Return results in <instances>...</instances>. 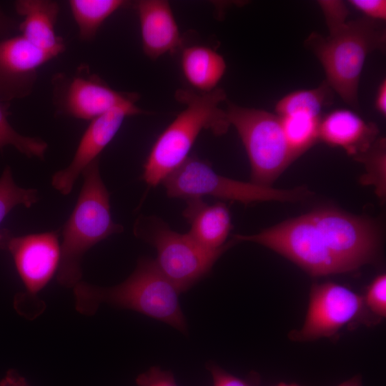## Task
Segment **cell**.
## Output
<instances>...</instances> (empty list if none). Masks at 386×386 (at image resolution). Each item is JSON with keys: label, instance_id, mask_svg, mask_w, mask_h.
<instances>
[{"label": "cell", "instance_id": "cell-19", "mask_svg": "<svg viewBox=\"0 0 386 386\" xmlns=\"http://www.w3.org/2000/svg\"><path fill=\"white\" fill-rule=\"evenodd\" d=\"M73 18L79 30V39L92 41L104 21L128 4L124 0H69Z\"/></svg>", "mask_w": 386, "mask_h": 386}, {"label": "cell", "instance_id": "cell-5", "mask_svg": "<svg viewBox=\"0 0 386 386\" xmlns=\"http://www.w3.org/2000/svg\"><path fill=\"white\" fill-rule=\"evenodd\" d=\"M237 242L263 245L296 263L313 276L355 269L314 211L251 235L235 234Z\"/></svg>", "mask_w": 386, "mask_h": 386}, {"label": "cell", "instance_id": "cell-27", "mask_svg": "<svg viewBox=\"0 0 386 386\" xmlns=\"http://www.w3.org/2000/svg\"><path fill=\"white\" fill-rule=\"evenodd\" d=\"M349 3L366 18L378 21L386 19L385 0H350Z\"/></svg>", "mask_w": 386, "mask_h": 386}, {"label": "cell", "instance_id": "cell-24", "mask_svg": "<svg viewBox=\"0 0 386 386\" xmlns=\"http://www.w3.org/2000/svg\"><path fill=\"white\" fill-rule=\"evenodd\" d=\"M38 199L37 190L19 187L10 167H6L0 177V224L14 207L23 205L29 208Z\"/></svg>", "mask_w": 386, "mask_h": 386}, {"label": "cell", "instance_id": "cell-14", "mask_svg": "<svg viewBox=\"0 0 386 386\" xmlns=\"http://www.w3.org/2000/svg\"><path fill=\"white\" fill-rule=\"evenodd\" d=\"M137 11L144 54L156 59L173 53L182 39L170 4L164 0H141L134 4Z\"/></svg>", "mask_w": 386, "mask_h": 386}, {"label": "cell", "instance_id": "cell-26", "mask_svg": "<svg viewBox=\"0 0 386 386\" xmlns=\"http://www.w3.org/2000/svg\"><path fill=\"white\" fill-rule=\"evenodd\" d=\"M136 383L138 386H178L171 372L157 367H152L139 375Z\"/></svg>", "mask_w": 386, "mask_h": 386}, {"label": "cell", "instance_id": "cell-29", "mask_svg": "<svg viewBox=\"0 0 386 386\" xmlns=\"http://www.w3.org/2000/svg\"><path fill=\"white\" fill-rule=\"evenodd\" d=\"M18 27L17 22L0 8V41L11 36V34L18 29Z\"/></svg>", "mask_w": 386, "mask_h": 386}, {"label": "cell", "instance_id": "cell-15", "mask_svg": "<svg viewBox=\"0 0 386 386\" xmlns=\"http://www.w3.org/2000/svg\"><path fill=\"white\" fill-rule=\"evenodd\" d=\"M378 137L375 124L365 122L350 109L332 110L320 119L319 139L344 149L355 158L366 152Z\"/></svg>", "mask_w": 386, "mask_h": 386}, {"label": "cell", "instance_id": "cell-28", "mask_svg": "<svg viewBox=\"0 0 386 386\" xmlns=\"http://www.w3.org/2000/svg\"><path fill=\"white\" fill-rule=\"evenodd\" d=\"M209 370L212 373L214 386H251L247 382L235 377L216 365H211Z\"/></svg>", "mask_w": 386, "mask_h": 386}, {"label": "cell", "instance_id": "cell-23", "mask_svg": "<svg viewBox=\"0 0 386 386\" xmlns=\"http://www.w3.org/2000/svg\"><path fill=\"white\" fill-rule=\"evenodd\" d=\"M355 159L363 163L366 172L360 178L365 185H372L380 199L385 197L386 145L385 139L378 137L370 148Z\"/></svg>", "mask_w": 386, "mask_h": 386}, {"label": "cell", "instance_id": "cell-4", "mask_svg": "<svg viewBox=\"0 0 386 386\" xmlns=\"http://www.w3.org/2000/svg\"><path fill=\"white\" fill-rule=\"evenodd\" d=\"M81 174L84 181L78 199L61 232V257L56 274L58 283L68 288L81 281V262L84 254L124 229L112 218L109 193L100 174L99 157Z\"/></svg>", "mask_w": 386, "mask_h": 386}, {"label": "cell", "instance_id": "cell-18", "mask_svg": "<svg viewBox=\"0 0 386 386\" xmlns=\"http://www.w3.org/2000/svg\"><path fill=\"white\" fill-rule=\"evenodd\" d=\"M181 65L187 81L200 92L217 88L226 70L223 56L204 46L186 47L182 53Z\"/></svg>", "mask_w": 386, "mask_h": 386}, {"label": "cell", "instance_id": "cell-32", "mask_svg": "<svg viewBox=\"0 0 386 386\" xmlns=\"http://www.w3.org/2000/svg\"><path fill=\"white\" fill-rule=\"evenodd\" d=\"M337 386H362L360 377H355L348 380Z\"/></svg>", "mask_w": 386, "mask_h": 386}, {"label": "cell", "instance_id": "cell-6", "mask_svg": "<svg viewBox=\"0 0 386 386\" xmlns=\"http://www.w3.org/2000/svg\"><path fill=\"white\" fill-rule=\"evenodd\" d=\"M162 182L169 197L186 200L209 195L248 204L264 201L297 202L312 194L304 187L282 189L232 179L216 173L209 164L194 157H188Z\"/></svg>", "mask_w": 386, "mask_h": 386}, {"label": "cell", "instance_id": "cell-17", "mask_svg": "<svg viewBox=\"0 0 386 386\" xmlns=\"http://www.w3.org/2000/svg\"><path fill=\"white\" fill-rule=\"evenodd\" d=\"M183 216L190 224L188 234L202 246L215 249L226 244L232 225L224 203L209 204L202 198L189 199Z\"/></svg>", "mask_w": 386, "mask_h": 386}, {"label": "cell", "instance_id": "cell-30", "mask_svg": "<svg viewBox=\"0 0 386 386\" xmlns=\"http://www.w3.org/2000/svg\"><path fill=\"white\" fill-rule=\"evenodd\" d=\"M0 386H30L24 377L15 370H9L0 380Z\"/></svg>", "mask_w": 386, "mask_h": 386}, {"label": "cell", "instance_id": "cell-16", "mask_svg": "<svg viewBox=\"0 0 386 386\" xmlns=\"http://www.w3.org/2000/svg\"><path fill=\"white\" fill-rule=\"evenodd\" d=\"M16 12L23 17L18 29L21 36L34 46L54 57L64 51L63 39L56 34L59 3L52 0H17Z\"/></svg>", "mask_w": 386, "mask_h": 386}, {"label": "cell", "instance_id": "cell-11", "mask_svg": "<svg viewBox=\"0 0 386 386\" xmlns=\"http://www.w3.org/2000/svg\"><path fill=\"white\" fill-rule=\"evenodd\" d=\"M365 308L363 297L334 282L312 285L302 327L291 332L296 341L329 337L359 318Z\"/></svg>", "mask_w": 386, "mask_h": 386}, {"label": "cell", "instance_id": "cell-3", "mask_svg": "<svg viewBox=\"0 0 386 386\" xmlns=\"http://www.w3.org/2000/svg\"><path fill=\"white\" fill-rule=\"evenodd\" d=\"M175 96L185 107L159 135L147 157L142 179L149 186L162 182L187 159L202 130L222 135L230 126L226 112L219 107L226 99L222 89L199 93L179 89Z\"/></svg>", "mask_w": 386, "mask_h": 386}, {"label": "cell", "instance_id": "cell-21", "mask_svg": "<svg viewBox=\"0 0 386 386\" xmlns=\"http://www.w3.org/2000/svg\"><path fill=\"white\" fill-rule=\"evenodd\" d=\"M279 117L287 142L296 158L319 139L320 117L295 113Z\"/></svg>", "mask_w": 386, "mask_h": 386}, {"label": "cell", "instance_id": "cell-22", "mask_svg": "<svg viewBox=\"0 0 386 386\" xmlns=\"http://www.w3.org/2000/svg\"><path fill=\"white\" fill-rule=\"evenodd\" d=\"M9 104L0 102V149L10 145L29 158L44 159L48 149L47 143L39 137L18 133L8 121Z\"/></svg>", "mask_w": 386, "mask_h": 386}, {"label": "cell", "instance_id": "cell-2", "mask_svg": "<svg viewBox=\"0 0 386 386\" xmlns=\"http://www.w3.org/2000/svg\"><path fill=\"white\" fill-rule=\"evenodd\" d=\"M73 289L75 308L81 315H94L102 303H107L186 330L180 292L151 259H141L134 272L116 286L102 287L81 281Z\"/></svg>", "mask_w": 386, "mask_h": 386}, {"label": "cell", "instance_id": "cell-25", "mask_svg": "<svg viewBox=\"0 0 386 386\" xmlns=\"http://www.w3.org/2000/svg\"><path fill=\"white\" fill-rule=\"evenodd\" d=\"M365 307L372 313L380 317L386 315V275L381 274L376 277L367 290L363 297Z\"/></svg>", "mask_w": 386, "mask_h": 386}, {"label": "cell", "instance_id": "cell-31", "mask_svg": "<svg viewBox=\"0 0 386 386\" xmlns=\"http://www.w3.org/2000/svg\"><path fill=\"white\" fill-rule=\"evenodd\" d=\"M375 107L377 111L385 116L386 114V81L384 79L378 86L375 99Z\"/></svg>", "mask_w": 386, "mask_h": 386}, {"label": "cell", "instance_id": "cell-10", "mask_svg": "<svg viewBox=\"0 0 386 386\" xmlns=\"http://www.w3.org/2000/svg\"><path fill=\"white\" fill-rule=\"evenodd\" d=\"M51 83L55 112L78 119L91 121L114 108L135 106L139 99L136 93L112 89L85 64L71 73H56Z\"/></svg>", "mask_w": 386, "mask_h": 386}, {"label": "cell", "instance_id": "cell-8", "mask_svg": "<svg viewBox=\"0 0 386 386\" xmlns=\"http://www.w3.org/2000/svg\"><path fill=\"white\" fill-rule=\"evenodd\" d=\"M0 248L11 254L17 273L24 284V292L15 299L19 312L32 319L44 309L39 293L56 274L61 249L58 231L16 236L7 229H0Z\"/></svg>", "mask_w": 386, "mask_h": 386}, {"label": "cell", "instance_id": "cell-7", "mask_svg": "<svg viewBox=\"0 0 386 386\" xmlns=\"http://www.w3.org/2000/svg\"><path fill=\"white\" fill-rule=\"evenodd\" d=\"M225 112L246 149L252 182L270 187L297 159L287 142L279 117L265 110L232 102Z\"/></svg>", "mask_w": 386, "mask_h": 386}, {"label": "cell", "instance_id": "cell-1", "mask_svg": "<svg viewBox=\"0 0 386 386\" xmlns=\"http://www.w3.org/2000/svg\"><path fill=\"white\" fill-rule=\"evenodd\" d=\"M344 13L325 18L329 34L311 33L305 41L319 59L327 84L350 106L358 107V87L366 58L375 50H383L386 32L378 21L365 16L346 21Z\"/></svg>", "mask_w": 386, "mask_h": 386}, {"label": "cell", "instance_id": "cell-20", "mask_svg": "<svg viewBox=\"0 0 386 386\" xmlns=\"http://www.w3.org/2000/svg\"><path fill=\"white\" fill-rule=\"evenodd\" d=\"M332 89L324 81L315 89H300L287 94L276 104L278 117L295 113H305L320 117L322 108L332 101Z\"/></svg>", "mask_w": 386, "mask_h": 386}, {"label": "cell", "instance_id": "cell-9", "mask_svg": "<svg viewBox=\"0 0 386 386\" xmlns=\"http://www.w3.org/2000/svg\"><path fill=\"white\" fill-rule=\"evenodd\" d=\"M135 232L156 248L157 267L179 292L205 277L219 257L237 242L233 238L220 248L208 249L188 233L174 232L159 222L148 227L137 224Z\"/></svg>", "mask_w": 386, "mask_h": 386}, {"label": "cell", "instance_id": "cell-33", "mask_svg": "<svg viewBox=\"0 0 386 386\" xmlns=\"http://www.w3.org/2000/svg\"><path fill=\"white\" fill-rule=\"evenodd\" d=\"M277 386H300L298 385H296V384H285V383H279L278 385Z\"/></svg>", "mask_w": 386, "mask_h": 386}, {"label": "cell", "instance_id": "cell-13", "mask_svg": "<svg viewBox=\"0 0 386 386\" xmlns=\"http://www.w3.org/2000/svg\"><path fill=\"white\" fill-rule=\"evenodd\" d=\"M145 113L137 105L116 107L91 121L78 144L69 164L54 173L51 185L59 193L68 195L84 169L99 158L113 139L127 117Z\"/></svg>", "mask_w": 386, "mask_h": 386}, {"label": "cell", "instance_id": "cell-12", "mask_svg": "<svg viewBox=\"0 0 386 386\" xmlns=\"http://www.w3.org/2000/svg\"><path fill=\"white\" fill-rule=\"evenodd\" d=\"M54 56L21 35L0 41V102L9 104L29 96L37 80L38 70Z\"/></svg>", "mask_w": 386, "mask_h": 386}]
</instances>
